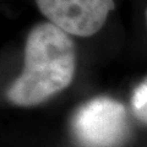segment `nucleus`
I'll use <instances>...</instances> for the list:
<instances>
[{
	"mask_svg": "<svg viewBox=\"0 0 147 147\" xmlns=\"http://www.w3.org/2000/svg\"><path fill=\"white\" fill-rule=\"evenodd\" d=\"M146 21H147V10H146Z\"/></svg>",
	"mask_w": 147,
	"mask_h": 147,
	"instance_id": "5",
	"label": "nucleus"
},
{
	"mask_svg": "<svg viewBox=\"0 0 147 147\" xmlns=\"http://www.w3.org/2000/svg\"><path fill=\"white\" fill-rule=\"evenodd\" d=\"M71 131L80 147H121L129 136L126 109L107 96L91 98L75 110Z\"/></svg>",
	"mask_w": 147,
	"mask_h": 147,
	"instance_id": "2",
	"label": "nucleus"
},
{
	"mask_svg": "<svg viewBox=\"0 0 147 147\" xmlns=\"http://www.w3.org/2000/svg\"><path fill=\"white\" fill-rule=\"evenodd\" d=\"M48 22L76 37H91L102 30L114 0H34Z\"/></svg>",
	"mask_w": 147,
	"mask_h": 147,
	"instance_id": "3",
	"label": "nucleus"
},
{
	"mask_svg": "<svg viewBox=\"0 0 147 147\" xmlns=\"http://www.w3.org/2000/svg\"><path fill=\"white\" fill-rule=\"evenodd\" d=\"M131 108L134 115L140 121L147 124V77L132 91Z\"/></svg>",
	"mask_w": 147,
	"mask_h": 147,
	"instance_id": "4",
	"label": "nucleus"
},
{
	"mask_svg": "<svg viewBox=\"0 0 147 147\" xmlns=\"http://www.w3.org/2000/svg\"><path fill=\"white\" fill-rule=\"evenodd\" d=\"M76 47L71 36L50 22L33 26L24 49V67L5 92L6 100L20 108L43 104L72 84Z\"/></svg>",
	"mask_w": 147,
	"mask_h": 147,
	"instance_id": "1",
	"label": "nucleus"
}]
</instances>
